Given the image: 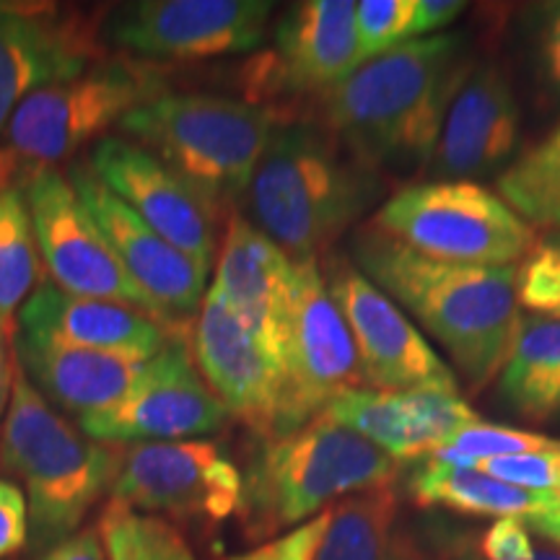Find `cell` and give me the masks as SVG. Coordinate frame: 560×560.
<instances>
[{
	"label": "cell",
	"instance_id": "1",
	"mask_svg": "<svg viewBox=\"0 0 560 560\" xmlns=\"http://www.w3.org/2000/svg\"><path fill=\"white\" fill-rule=\"evenodd\" d=\"M470 66L457 34L405 42L322 94L314 120L382 177L425 174Z\"/></svg>",
	"mask_w": 560,
	"mask_h": 560
},
{
	"label": "cell",
	"instance_id": "2",
	"mask_svg": "<svg viewBox=\"0 0 560 560\" xmlns=\"http://www.w3.org/2000/svg\"><path fill=\"white\" fill-rule=\"evenodd\" d=\"M350 257L376 289L425 327L472 392L499 380L522 322L516 265L433 260L371 223L353 231Z\"/></svg>",
	"mask_w": 560,
	"mask_h": 560
},
{
	"label": "cell",
	"instance_id": "3",
	"mask_svg": "<svg viewBox=\"0 0 560 560\" xmlns=\"http://www.w3.org/2000/svg\"><path fill=\"white\" fill-rule=\"evenodd\" d=\"M382 195V174L317 120H280L240 206L293 262H306L325 257Z\"/></svg>",
	"mask_w": 560,
	"mask_h": 560
},
{
	"label": "cell",
	"instance_id": "4",
	"mask_svg": "<svg viewBox=\"0 0 560 560\" xmlns=\"http://www.w3.org/2000/svg\"><path fill=\"white\" fill-rule=\"evenodd\" d=\"M397 472L400 462L325 416L283 436L260 439L242 472L244 537L276 540L342 499L395 486Z\"/></svg>",
	"mask_w": 560,
	"mask_h": 560
},
{
	"label": "cell",
	"instance_id": "5",
	"mask_svg": "<svg viewBox=\"0 0 560 560\" xmlns=\"http://www.w3.org/2000/svg\"><path fill=\"white\" fill-rule=\"evenodd\" d=\"M120 462V444H102L68 423L16 363L0 425V467L24 486L37 556L81 529L89 511L115 486Z\"/></svg>",
	"mask_w": 560,
	"mask_h": 560
},
{
	"label": "cell",
	"instance_id": "6",
	"mask_svg": "<svg viewBox=\"0 0 560 560\" xmlns=\"http://www.w3.org/2000/svg\"><path fill=\"white\" fill-rule=\"evenodd\" d=\"M280 117L272 107L213 94H166L117 125L223 213L240 208Z\"/></svg>",
	"mask_w": 560,
	"mask_h": 560
},
{
	"label": "cell",
	"instance_id": "7",
	"mask_svg": "<svg viewBox=\"0 0 560 560\" xmlns=\"http://www.w3.org/2000/svg\"><path fill=\"white\" fill-rule=\"evenodd\" d=\"M161 94H166L164 75L132 58H100L66 81L37 89L0 132V182L24 187L39 170H58Z\"/></svg>",
	"mask_w": 560,
	"mask_h": 560
},
{
	"label": "cell",
	"instance_id": "8",
	"mask_svg": "<svg viewBox=\"0 0 560 560\" xmlns=\"http://www.w3.org/2000/svg\"><path fill=\"white\" fill-rule=\"evenodd\" d=\"M371 226L433 260L480 268H514L537 244V231L480 182H412L376 208Z\"/></svg>",
	"mask_w": 560,
	"mask_h": 560
},
{
	"label": "cell",
	"instance_id": "9",
	"mask_svg": "<svg viewBox=\"0 0 560 560\" xmlns=\"http://www.w3.org/2000/svg\"><path fill=\"white\" fill-rule=\"evenodd\" d=\"M276 5L265 0H132L107 13L102 39L140 62H198L262 45Z\"/></svg>",
	"mask_w": 560,
	"mask_h": 560
},
{
	"label": "cell",
	"instance_id": "10",
	"mask_svg": "<svg viewBox=\"0 0 560 560\" xmlns=\"http://www.w3.org/2000/svg\"><path fill=\"white\" fill-rule=\"evenodd\" d=\"M109 495L140 514L213 527L240 516L244 475L219 441H151L125 446Z\"/></svg>",
	"mask_w": 560,
	"mask_h": 560
},
{
	"label": "cell",
	"instance_id": "11",
	"mask_svg": "<svg viewBox=\"0 0 560 560\" xmlns=\"http://www.w3.org/2000/svg\"><path fill=\"white\" fill-rule=\"evenodd\" d=\"M283 371V400L272 436L304 429L342 392L363 387L353 335L327 291L319 260L296 262Z\"/></svg>",
	"mask_w": 560,
	"mask_h": 560
},
{
	"label": "cell",
	"instance_id": "12",
	"mask_svg": "<svg viewBox=\"0 0 560 560\" xmlns=\"http://www.w3.org/2000/svg\"><path fill=\"white\" fill-rule=\"evenodd\" d=\"M327 291L346 319L359 353L363 387L384 392H459L457 374L412 319L338 252L319 260Z\"/></svg>",
	"mask_w": 560,
	"mask_h": 560
},
{
	"label": "cell",
	"instance_id": "13",
	"mask_svg": "<svg viewBox=\"0 0 560 560\" xmlns=\"http://www.w3.org/2000/svg\"><path fill=\"white\" fill-rule=\"evenodd\" d=\"M229 410L200 376L187 335H174L145 361L132 389L107 410L75 418L89 439L102 444L206 439L229 423Z\"/></svg>",
	"mask_w": 560,
	"mask_h": 560
},
{
	"label": "cell",
	"instance_id": "14",
	"mask_svg": "<svg viewBox=\"0 0 560 560\" xmlns=\"http://www.w3.org/2000/svg\"><path fill=\"white\" fill-rule=\"evenodd\" d=\"M24 195L37 234L39 257L58 289L75 296L117 301L156 317L151 301L132 283L120 257L75 195L68 174L55 166L39 170L26 179Z\"/></svg>",
	"mask_w": 560,
	"mask_h": 560
},
{
	"label": "cell",
	"instance_id": "15",
	"mask_svg": "<svg viewBox=\"0 0 560 560\" xmlns=\"http://www.w3.org/2000/svg\"><path fill=\"white\" fill-rule=\"evenodd\" d=\"M89 170L172 247L210 270L221 247L223 210L174 174L151 151L122 136L96 140Z\"/></svg>",
	"mask_w": 560,
	"mask_h": 560
},
{
	"label": "cell",
	"instance_id": "16",
	"mask_svg": "<svg viewBox=\"0 0 560 560\" xmlns=\"http://www.w3.org/2000/svg\"><path fill=\"white\" fill-rule=\"evenodd\" d=\"M75 195L102 229L104 240L120 257L132 283L151 301L156 317L174 332H187L198 319L208 293V270L172 247L149 223L125 206L107 185L96 179L89 164H70L66 172Z\"/></svg>",
	"mask_w": 560,
	"mask_h": 560
},
{
	"label": "cell",
	"instance_id": "17",
	"mask_svg": "<svg viewBox=\"0 0 560 560\" xmlns=\"http://www.w3.org/2000/svg\"><path fill=\"white\" fill-rule=\"evenodd\" d=\"M353 0H304L280 16L272 47L249 66L247 102L319 96L361 66Z\"/></svg>",
	"mask_w": 560,
	"mask_h": 560
},
{
	"label": "cell",
	"instance_id": "18",
	"mask_svg": "<svg viewBox=\"0 0 560 560\" xmlns=\"http://www.w3.org/2000/svg\"><path fill=\"white\" fill-rule=\"evenodd\" d=\"M192 355L200 376L231 418L260 439L276 433L283 400V359L231 306L206 293L192 330Z\"/></svg>",
	"mask_w": 560,
	"mask_h": 560
},
{
	"label": "cell",
	"instance_id": "19",
	"mask_svg": "<svg viewBox=\"0 0 560 560\" xmlns=\"http://www.w3.org/2000/svg\"><path fill=\"white\" fill-rule=\"evenodd\" d=\"M522 143V112L501 62H472L446 112L425 177L478 182L503 174Z\"/></svg>",
	"mask_w": 560,
	"mask_h": 560
},
{
	"label": "cell",
	"instance_id": "20",
	"mask_svg": "<svg viewBox=\"0 0 560 560\" xmlns=\"http://www.w3.org/2000/svg\"><path fill=\"white\" fill-rule=\"evenodd\" d=\"M96 32L55 3L0 0V132L26 96L100 60Z\"/></svg>",
	"mask_w": 560,
	"mask_h": 560
},
{
	"label": "cell",
	"instance_id": "21",
	"mask_svg": "<svg viewBox=\"0 0 560 560\" xmlns=\"http://www.w3.org/2000/svg\"><path fill=\"white\" fill-rule=\"evenodd\" d=\"M322 416L359 433L395 462L429 459L454 433L480 420L459 392L371 387L342 392Z\"/></svg>",
	"mask_w": 560,
	"mask_h": 560
},
{
	"label": "cell",
	"instance_id": "22",
	"mask_svg": "<svg viewBox=\"0 0 560 560\" xmlns=\"http://www.w3.org/2000/svg\"><path fill=\"white\" fill-rule=\"evenodd\" d=\"M16 335L26 340L96 350L132 361H151L174 332L153 314L117 301L75 296L42 280L16 314Z\"/></svg>",
	"mask_w": 560,
	"mask_h": 560
},
{
	"label": "cell",
	"instance_id": "23",
	"mask_svg": "<svg viewBox=\"0 0 560 560\" xmlns=\"http://www.w3.org/2000/svg\"><path fill=\"white\" fill-rule=\"evenodd\" d=\"M293 285H296V262L268 240L240 208L231 210L208 293L221 299L247 325L255 327L278 350L280 359H283Z\"/></svg>",
	"mask_w": 560,
	"mask_h": 560
},
{
	"label": "cell",
	"instance_id": "24",
	"mask_svg": "<svg viewBox=\"0 0 560 560\" xmlns=\"http://www.w3.org/2000/svg\"><path fill=\"white\" fill-rule=\"evenodd\" d=\"M13 355L32 387L73 418L120 402L145 366V361L26 340L19 335L13 338Z\"/></svg>",
	"mask_w": 560,
	"mask_h": 560
},
{
	"label": "cell",
	"instance_id": "25",
	"mask_svg": "<svg viewBox=\"0 0 560 560\" xmlns=\"http://www.w3.org/2000/svg\"><path fill=\"white\" fill-rule=\"evenodd\" d=\"M408 495L420 509H441L478 520H527L556 506L548 495L478 470L425 459L408 478Z\"/></svg>",
	"mask_w": 560,
	"mask_h": 560
},
{
	"label": "cell",
	"instance_id": "26",
	"mask_svg": "<svg viewBox=\"0 0 560 560\" xmlns=\"http://www.w3.org/2000/svg\"><path fill=\"white\" fill-rule=\"evenodd\" d=\"M506 408L529 423L560 412V319L529 314L520 322L514 346L499 376Z\"/></svg>",
	"mask_w": 560,
	"mask_h": 560
},
{
	"label": "cell",
	"instance_id": "27",
	"mask_svg": "<svg viewBox=\"0 0 560 560\" xmlns=\"http://www.w3.org/2000/svg\"><path fill=\"white\" fill-rule=\"evenodd\" d=\"M395 486H384L342 499L330 509V524L314 560H397L402 540L397 537Z\"/></svg>",
	"mask_w": 560,
	"mask_h": 560
},
{
	"label": "cell",
	"instance_id": "28",
	"mask_svg": "<svg viewBox=\"0 0 560 560\" xmlns=\"http://www.w3.org/2000/svg\"><path fill=\"white\" fill-rule=\"evenodd\" d=\"M42 257L26 195L0 182V332L16 338V314L42 283Z\"/></svg>",
	"mask_w": 560,
	"mask_h": 560
},
{
	"label": "cell",
	"instance_id": "29",
	"mask_svg": "<svg viewBox=\"0 0 560 560\" xmlns=\"http://www.w3.org/2000/svg\"><path fill=\"white\" fill-rule=\"evenodd\" d=\"M499 195L532 229L560 231V149L535 145L499 177Z\"/></svg>",
	"mask_w": 560,
	"mask_h": 560
},
{
	"label": "cell",
	"instance_id": "30",
	"mask_svg": "<svg viewBox=\"0 0 560 560\" xmlns=\"http://www.w3.org/2000/svg\"><path fill=\"white\" fill-rule=\"evenodd\" d=\"M100 535L107 560H198L172 522L109 501Z\"/></svg>",
	"mask_w": 560,
	"mask_h": 560
},
{
	"label": "cell",
	"instance_id": "31",
	"mask_svg": "<svg viewBox=\"0 0 560 560\" xmlns=\"http://www.w3.org/2000/svg\"><path fill=\"white\" fill-rule=\"evenodd\" d=\"M558 444V439L545 436V433L506 429V425L482 423V420H478V423L454 433L436 454H431V459L457 467H478L480 462L548 452Z\"/></svg>",
	"mask_w": 560,
	"mask_h": 560
},
{
	"label": "cell",
	"instance_id": "32",
	"mask_svg": "<svg viewBox=\"0 0 560 560\" xmlns=\"http://www.w3.org/2000/svg\"><path fill=\"white\" fill-rule=\"evenodd\" d=\"M418 0H363L355 9L361 66L416 39Z\"/></svg>",
	"mask_w": 560,
	"mask_h": 560
},
{
	"label": "cell",
	"instance_id": "33",
	"mask_svg": "<svg viewBox=\"0 0 560 560\" xmlns=\"http://www.w3.org/2000/svg\"><path fill=\"white\" fill-rule=\"evenodd\" d=\"M516 296L532 314L560 319V231L537 240L516 265Z\"/></svg>",
	"mask_w": 560,
	"mask_h": 560
},
{
	"label": "cell",
	"instance_id": "34",
	"mask_svg": "<svg viewBox=\"0 0 560 560\" xmlns=\"http://www.w3.org/2000/svg\"><path fill=\"white\" fill-rule=\"evenodd\" d=\"M478 470L506 480L511 486H522L548 495L556 506H560V444L548 452L480 462Z\"/></svg>",
	"mask_w": 560,
	"mask_h": 560
},
{
	"label": "cell",
	"instance_id": "35",
	"mask_svg": "<svg viewBox=\"0 0 560 560\" xmlns=\"http://www.w3.org/2000/svg\"><path fill=\"white\" fill-rule=\"evenodd\" d=\"M462 537L480 560H535L540 548L524 520H495L478 535L462 532Z\"/></svg>",
	"mask_w": 560,
	"mask_h": 560
},
{
	"label": "cell",
	"instance_id": "36",
	"mask_svg": "<svg viewBox=\"0 0 560 560\" xmlns=\"http://www.w3.org/2000/svg\"><path fill=\"white\" fill-rule=\"evenodd\" d=\"M327 524H330V511L314 516L312 522L301 524L296 529L285 532L276 540L257 545L255 550L242 552V556H229L223 560H314Z\"/></svg>",
	"mask_w": 560,
	"mask_h": 560
},
{
	"label": "cell",
	"instance_id": "37",
	"mask_svg": "<svg viewBox=\"0 0 560 560\" xmlns=\"http://www.w3.org/2000/svg\"><path fill=\"white\" fill-rule=\"evenodd\" d=\"M30 540V506L16 482L0 478V560H9Z\"/></svg>",
	"mask_w": 560,
	"mask_h": 560
},
{
	"label": "cell",
	"instance_id": "38",
	"mask_svg": "<svg viewBox=\"0 0 560 560\" xmlns=\"http://www.w3.org/2000/svg\"><path fill=\"white\" fill-rule=\"evenodd\" d=\"M535 52L542 94L560 107V3L545 9Z\"/></svg>",
	"mask_w": 560,
	"mask_h": 560
},
{
	"label": "cell",
	"instance_id": "39",
	"mask_svg": "<svg viewBox=\"0 0 560 560\" xmlns=\"http://www.w3.org/2000/svg\"><path fill=\"white\" fill-rule=\"evenodd\" d=\"M37 560H107V552L100 529H79L68 540L42 552Z\"/></svg>",
	"mask_w": 560,
	"mask_h": 560
},
{
	"label": "cell",
	"instance_id": "40",
	"mask_svg": "<svg viewBox=\"0 0 560 560\" xmlns=\"http://www.w3.org/2000/svg\"><path fill=\"white\" fill-rule=\"evenodd\" d=\"M465 9L467 3H457V0H418L416 39L423 37V34L439 32L444 30V26H450Z\"/></svg>",
	"mask_w": 560,
	"mask_h": 560
},
{
	"label": "cell",
	"instance_id": "41",
	"mask_svg": "<svg viewBox=\"0 0 560 560\" xmlns=\"http://www.w3.org/2000/svg\"><path fill=\"white\" fill-rule=\"evenodd\" d=\"M439 552L444 556V560H480L470 548H467L462 532L450 527L439 529ZM535 560H560V548L542 540L540 548H537Z\"/></svg>",
	"mask_w": 560,
	"mask_h": 560
},
{
	"label": "cell",
	"instance_id": "42",
	"mask_svg": "<svg viewBox=\"0 0 560 560\" xmlns=\"http://www.w3.org/2000/svg\"><path fill=\"white\" fill-rule=\"evenodd\" d=\"M13 374H16V355H13V340L0 332V425H3L5 410H9Z\"/></svg>",
	"mask_w": 560,
	"mask_h": 560
},
{
	"label": "cell",
	"instance_id": "43",
	"mask_svg": "<svg viewBox=\"0 0 560 560\" xmlns=\"http://www.w3.org/2000/svg\"><path fill=\"white\" fill-rule=\"evenodd\" d=\"M524 524H527L532 535H537L540 540L560 548V506L540 511V514H532L524 520Z\"/></svg>",
	"mask_w": 560,
	"mask_h": 560
},
{
	"label": "cell",
	"instance_id": "44",
	"mask_svg": "<svg viewBox=\"0 0 560 560\" xmlns=\"http://www.w3.org/2000/svg\"><path fill=\"white\" fill-rule=\"evenodd\" d=\"M397 560H423L420 556H416V552H412V548L408 542H402V548H400V558Z\"/></svg>",
	"mask_w": 560,
	"mask_h": 560
},
{
	"label": "cell",
	"instance_id": "45",
	"mask_svg": "<svg viewBox=\"0 0 560 560\" xmlns=\"http://www.w3.org/2000/svg\"><path fill=\"white\" fill-rule=\"evenodd\" d=\"M542 143H548V145H556V149H560V125H558V128H556V130H552V132H550V136H548V138H545V140H542Z\"/></svg>",
	"mask_w": 560,
	"mask_h": 560
}]
</instances>
